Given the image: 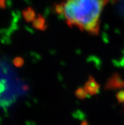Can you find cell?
Returning a JSON list of instances; mask_svg holds the SVG:
<instances>
[{"label":"cell","instance_id":"obj_1","mask_svg":"<svg viewBox=\"0 0 124 125\" xmlns=\"http://www.w3.org/2000/svg\"><path fill=\"white\" fill-rule=\"evenodd\" d=\"M108 0H66L57 5L56 11L70 27L92 35L99 34L101 15Z\"/></svg>","mask_w":124,"mask_h":125},{"label":"cell","instance_id":"obj_2","mask_svg":"<svg viewBox=\"0 0 124 125\" xmlns=\"http://www.w3.org/2000/svg\"><path fill=\"white\" fill-rule=\"evenodd\" d=\"M3 0H0V6H1V5H3Z\"/></svg>","mask_w":124,"mask_h":125}]
</instances>
